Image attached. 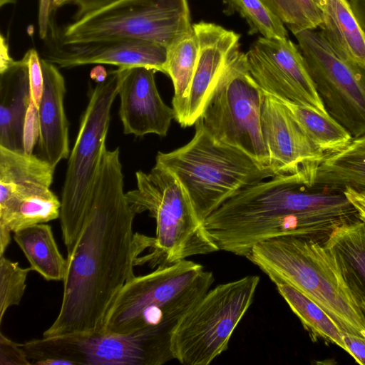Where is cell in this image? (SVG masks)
<instances>
[{"label":"cell","mask_w":365,"mask_h":365,"mask_svg":"<svg viewBox=\"0 0 365 365\" xmlns=\"http://www.w3.org/2000/svg\"><path fill=\"white\" fill-rule=\"evenodd\" d=\"M276 286L278 292L312 337H321L337 345L349 354L343 331L317 304L288 284H278Z\"/></svg>","instance_id":"27"},{"label":"cell","mask_w":365,"mask_h":365,"mask_svg":"<svg viewBox=\"0 0 365 365\" xmlns=\"http://www.w3.org/2000/svg\"><path fill=\"white\" fill-rule=\"evenodd\" d=\"M71 336L81 353L82 365H160L173 359L171 336L157 330Z\"/></svg>","instance_id":"17"},{"label":"cell","mask_w":365,"mask_h":365,"mask_svg":"<svg viewBox=\"0 0 365 365\" xmlns=\"http://www.w3.org/2000/svg\"><path fill=\"white\" fill-rule=\"evenodd\" d=\"M195 125L194 136L187 144L168 153L158 152L155 163L175 175L205 222L240 190L274 175L269 167L212 138L200 118Z\"/></svg>","instance_id":"5"},{"label":"cell","mask_w":365,"mask_h":365,"mask_svg":"<svg viewBox=\"0 0 365 365\" xmlns=\"http://www.w3.org/2000/svg\"><path fill=\"white\" fill-rule=\"evenodd\" d=\"M314 185L341 190L349 187L365 192V134L353 138L336 152L324 154Z\"/></svg>","instance_id":"22"},{"label":"cell","mask_w":365,"mask_h":365,"mask_svg":"<svg viewBox=\"0 0 365 365\" xmlns=\"http://www.w3.org/2000/svg\"><path fill=\"white\" fill-rule=\"evenodd\" d=\"M43 91L38 108L36 155L56 168L69 157L68 121L64 109L66 84L57 66L41 58Z\"/></svg>","instance_id":"19"},{"label":"cell","mask_w":365,"mask_h":365,"mask_svg":"<svg viewBox=\"0 0 365 365\" xmlns=\"http://www.w3.org/2000/svg\"><path fill=\"white\" fill-rule=\"evenodd\" d=\"M321 30L338 52L365 68V32L349 0H324Z\"/></svg>","instance_id":"21"},{"label":"cell","mask_w":365,"mask_h":365,"mask_svg":"<svg viewBox=\"0 0 365 365\" xmlns=\"http://www.w3.org/2000/svg\"><path fill=\"white\" fill-rule=\"evenodd\" d=\"M319 3H320V5H321V7H322V4L324 0H319Z\"/></svg>","instance_id":"43"},{"label":"cell","mask_w":365,"mask_h":365,"mask_svg":"<svg viewBox=\"0 0 365 365\" xmlns=\"http://www.w3.org/2000/svg\"><path fill=\"white\" fill-rule=\"evenodd\" d=\"M353 11L365 32V0H349Z\"/></svg>","instance_id":"40"},{"label":"cell","mask_w":365,"mask_h":365,"mask_svg":"<svg viewBox=\"0 0 365 365\" xmlns=\"http://www.w3.org/2000/svg\"><path fill=\"white\" fill-rule=\"evenodd\" d=\"M246 55L249 71L264 92L329 114L299 47L288 38L261 36Z\"/></svg>","instance_id":"13"},{"label":"cell","mask_w":365,"mask_h":365,"mask_svg":"<svg viewBox=\"0 0 365 365\" xmlns=\"http://www.w3.org/2000/svg\"><path fill=\"white\" fill-rule=\"evenodd\" d=\"M48 37L51 47L43 59L60 68L108 64L118 68L146 67L164 73L168 47L159 43L128 38L66 42L53 29Z\"/></svg>","instance_id":"15"},{"label":"cell","mask_w":365,"mask_h":365,"mask_svg":"<svg viewBox=\"0 0 365 365\" xmlns=\"http://www.w3.org/2000/svg\"><path fill=\"white\" fill-rule=\"evenodd\" d=\"M31 268H22L16 262L0 256V324L7 309L19 304L26 287V281Z\"/></svg>","instance_id":"31"},{"label":"cell","mask_w":365,"mask_h":365,"mask_svg":"<svg viewBox=\"0 0 365 365\" xmlns=\"http://www.w3.org/2000/svg\"><path fill=\"white\" fill-rule=\"evenodd\" d=\"M293 34L321 27L324 14L319 0H262Z\"/></svg>","instance_id":"29"},{"label":"cell","mask_w":365,"mask_h":365,"mask_svg":"<svg viewBox=\"0 0 365 365\" xmlns=\"http://www.w3.org/2000/svg\"><path fill=\"white\" fill-rule=\"evenodd\" d=\"M187 0H118L64 27L66 42L106 38L143 40L170 45L191 34Z\"/></svg>","instance_id":"9"},{"label":"cell","mask_w":365,"mask_h":365,"mask_svg":"<svg viewBox=\"0 0 365 365\" xmlns=\"http://www.w3.org/2000/svg\"><path fill=\"white\" fill-rule=\"evenodd\" d=\"M117 1L118 0H73L72 3L77 7L74 19H79Z\"/></svg>","instance_id":"37"},{"label":"cell","mask_w":365,"mask_h":365,"mask_svg":"<svg viewBox=\"0 0 365 365\" xmlns=\"http://www.w3.org/2000/svg\"><path fill=\"white\" fill-rule=\"evenodd\" d=\"M108 72L101 65H98L93 68L90 72V77L96 83H101L106 81Z\"/></svg>","instance_id":"41"},{"label":"cell","mask_w":365,"mask_h":365,"mask_svg":"<svg viewBox=\"0 0 365 365\" xmlns=\"http://www.w3.org/2000/svg\"><path fill=\"white\" fill-rule=\"evenodd\" d=\"M259 282V276L247 275L210 289L174 329L173 359L185 365H208L224 352Z\"/></svg>","instance_id":"8"},{"label":"cell","mask_w":365,"mask_h":365,"mask_svg":"<svg viewBox=\"0 0 365 365\" xmlns=\"http://www.w3.org/2000/svg\"><path fill=\"white\" fill-rule=\"evenodd\" d=\"M214 281L211 272L187 259L135 275L118 292L101 332L127 334L153 329L172 336L181 318Z\"/></svg>","instance_id":"4"},{"label":"cell","mask_w":365,"mask_h":365,"mask_svg":"<svg viewBox=\"0 0 365 365\" xmlns=\"http://www.w3.org/2000/svg\"><path fill=\"white\" fill-rule=\"evenodd\" d=\"M53 11L52 0H38V29L42 39L46 38L48 35Z\"/></svg>","instance_id":"35"},{"label":"cell","mask_w":365,"mask_h":365,"mask_svg":"<svg viewBox=\"0 0 365 365\" xmlns=\"http://www.w3.org/2000/svg\"><path fill=\"white\" fill-rule=\"evenodd\" d=\"M198 56L187 97L176 121L182 127L196 123L202 116L226 66L240 51V34L213 23L192 24Z\"/></svg>","instance_id":"16"},{"label":"cell","mask_w":365,"mask_h":365,"mask_svg":"<svg viewBox=\"0 0 365 365\" xmlns=\"http://www.w3.org/2000/svg\"><path fill=\"white\" fill-rule=\"evenodd\" d=\"M31 364L82 365V357L71 336H43L21 344Z\"/></svg>","instance_id":"28"},{"label":"cell","mask_w":365,"mask_h":365,"mask_svg":"<svg viewBox=\"0 0 365 365\" xmlns=\"http://www.w3.org/2000/svg\"><path fill=\"white\" fill-rule=\"evenodd\" d=\"M198 56V43L194 31L167 48L164 73L169 76L174 88L172 100L176 120L187 97Z\"/></svg>","instance_id":"25"},{"label":"cell","mask_w":365,"mask_h":365,"mask_svg":"<svg viewBox=\"0 0 365 365\" xmlns=\"http://www.w3.org/2000/svg\"><path fill=\"white\" fill-rule=\"evenodd\" d=\"M156 71L146 67L125 68L120 83L119 117L125 135H167L175 115L163 101L156 86Z\"/></svg>","instance_id":"18"},{"label":"cell","mask_w":365,"mask_h":365,"mask_svg":"<svg viewBox=\"0 0 365 365\" xmlns=\"http://www.w3.org/2000/svg\"><path fill=\"white\" fill-rule=\"evenodd\" d=\"M275 284H288L317 304L345 333L365 338V312L336 253L317 238L261 241L246 257Z\"/></svg>","instance_id":"3"},{"label":"cell","mask_w":365,"mask_h":365,"mask_svg":"<svg viewBox=\"0 0 365 365\" xmlns=\"http://www.w3.org/2000/svg\"><path fill=\"white\" fill-rule=\"evenodd\" d=\"M125 68L108 72L105 81L91 87L74 145L70 153L61 191L62 238L71 251L83 227L106 145L112 105Z\"/></svg>","instance_id":"7"},{"label":"cell","mask_w":365,"mask_h":365,"mask_svg":"<svg viewBox=\"0 0 365 365\" xmlns=\"http://www.w3.org/2000/svg\"><path fill=\"white\" fill-rule=\"evenodd\" d=\"M135 179L136 188L126 199L135 215L148 211L156 222L151 251L138 264L155 267L219 251L175 174L155 163L148 173L137 171Z\"/></svg>","instance_id":"6"},{"label":"cell","mask_w":365,"mask_h":365,"mask_svg":"<svg viewBox=\"0 0 365 365\" xmlns=\"http://www.w3.org/2000/svg\"><path fill=\"white\" fill-rule=\"evenodd\" d=\"M24 57L29 67L31 101L38 111L44 84L41 58L34 48L28 50Z\"/></svg>","instance_id":"32"},{"label":"cell","mask_w":365,"mask_h":365,"mask_svg":"<svg viewBox=\"0 0 365 365\" xmlns=\"http://www.w3.org/2000/svg\"><path fill=\"white\" fill-rule=\"evenodd\" d=\"M120 148L104 146L81 231L67 253V271L57 317L43 336L102 331L106 316L133 277L140 253L153 238L133 234L135 212L123 190Z\"/></svg>","instance_id":"1"},{"label":"cell","mask_w":365,"mask_h":365,"mask_svg":"<svg viewBox=\"0 0 365 365\" xmlns=\"http://www.w3.org/2000/svg\"><path fill=\"white\" fill-rule=\"evenodd\" d=\"M21 344L0 333V365H30Z\"/></svg>","instance_id":"33"},{"label":"cell","mask_w":365,"mask_h":365,"mask_svg":"<svg viewBox=\"0 0 365 365\" xmlns=\"http://www.w3.org/2000/svg\"><path fill=\"white\" fill-rule=\"evenodd\" d=\"M327 113L353 138L365 134V68L349 61L322 30L294 34Z\"/></svg>","instance_id":"12"},{"label":"cell","mask_w":365,"mask_h":365,"mask_svg":"<svg viewBox=\"0 0 365 365\" xmlns=\"http://www.w3.org/2000/svg\"><path fill=\"white\" fill-rule=\"evenodd\" d=\"M261 126L274 175H300L313 185L324 153L309 138L288 107L264 91Z\"/></svg>","instance_id":"14"},{"label":"cell","mask_w":365,"mask_h":365,"mask_svg":"<svg viewBox=\"0 0 365 365\" xmlns=\"http://www.w3.org/2000/svg\"><path fill=\"white\" fill-rule=\"evenodd\" d=\"M263 96V90L249 71L246 53L238 51L226 66L200 119L215 140L269 167L261 126Z\"/></svg>","instance_id":"10"},{"label":"cell","mask_w":365,"mask_h":365,"mask_svg":"<svg viewBox=\"0 0 365 365\" xmlns=\"http://www.w3.org/2000/svg\"><path fill=\"white\" fill-rule=\"evenodd\" d=\"M229 14L237 11L250 26L249 34L257 33L268 38H287V31L282 21L262 0H226Z\"/></svg>","instance_id":"30"},{"label":"cell","mask_w":365,"mask_h":365,"mask_svg":"<svg viewBox=\"0 0 365 365\" xmlns=\"http://www.w3.org/2000/svg\"><path fill=\"white\" fill-rule=\"evenodd\" d=\"M0 72L6 69L14 60L9 53L8 43L6 38L1 35Z\"/></svg>","instance_id":"39"},{"label":"cell","mask_w":365,"mask_h":365,"mask_svg":"<svg viewBox=\"0 0 365 365\" xmlns=\"http://www.w3.org/2000/svg\"><path fill=\"white\" fill-rule=\"evenodd\" d=\"M324 245L336 253L365 312V223L352 219L340 224Z\"/></svg>","instance_id":"23"},{"label":"cell","mask_w":365,"mask_h":365,"mask_svg":"<svg viewBox=\"0 0 365 365\" xmlns=\"http://www.w3.org/2000/svg\"><path fill=\"white\" fill-rule=\"evenodd\" d=\"M55 168L36 155L0 146V244L11 232L60 217L61 202L50 189Z\"/></svg>","instance_id":"11"},{"label":"cell","mask_w":365,"mask_h":365,"mask_svg":"<svg viewBox=\"0 0 365 365\" xmlns=\"http://www.w3.org/2000/svg\"><path fill=\"white\" fill-rule=\"evenodd\" d=\"M38 111L31 101L27 112L24 131V147L25 153L29 155L33 154V150L36 142H38Z\"/></svg>","instance_id":"34"},{"label":"cell","mask_w":365,"mask_h":365,"mask_svg":"<svg viewBox=\"0 0 365 365\" xmlns=\"http://www.w3.org/2000/svg\"><path fill=\"white\" fill-rule=\"evenodd\" d=\"M354 209L343 190L309 185L300 175H277L240 190L204 225L219 250L245 257L263 240L317 238L332 226L329 210Z\"/></svg>","instance_id":"2"},{"label":"cell","mask_w":365,"mask_h":365,"mask_svg":"<svg viewBox=\"0 0 365 365\" xmlns=\"http://www.w3.org/2000/svg\"><path fill=\"white\" fill-rule=\"evenodd\" d=\"M343 337L349 354L356 361L365 365V338L343 332Z\"/></svg>","instance_id":"36"},{"label":"cell","mask_w":365,"mask_h":365,"mask_svg":"<svg viewBox=\"0 0 365 365\" xmlns=\"http://www.w3.org/2000/svg\"><path fill=\"white\" fill-rule=\"evenodd\" d=\"M279 100L288 107L312 142L324 154L343 148L352 140L349 131L329 114H323L310 107L287 100Z\"/></svg>","instance_id":"26"},{"label":"cell","mask_w":365,"mask_h":365,"mask_svg":"<svg viewBox=\"0 0 365 365\" xmlns=\"http://www.w3.org/2000/svg\"><path fill=\"white\" fill-rule=\"evenodd\" d=\"M72 1L73 0H52L53 9H56Z\"/></svg>","instance_id":"42"},{"label":"cell","mask_w":365,"mask_h":365,"mask_svg":"<svg viewBox=\"0 0 365 365\" xmlns=\"http://www.w3.org/2000/svg\"><path fill=\"white\" fill-rule=\"evenodd\" d=\"M343 191L355 208L358 218L365 223V192L349 187L344 188Z\"/></svg>","instance_id":"38"},{"label":"cell","mask_w":365,"mask_h":365,"mask_svg":"<svg viewBox=\"0 0 365 365\" xmlns=\"http://www.w3.org/2000/svg\"><path fill=\"white\" fill-rule=\"evenodd\" d=\"M31 102L29 67L23 57L0 72V146L24 153V125Z\"/></svg>","instance_id":"20"},{"label":"cell","mask_w":365,"mask_h":365,"mask_svg":"<svg viewBox=\"0 0 365 365\" xmlns=\"http://www.w3.org/2000/svg\"><path fill=\"white\" fill-rule=\"evenodd\" d=\"M14 239L30 264L31 270L47 281H63L67 260L61 254L50 225L36 224L14 232Z\"/></svg>","instance_id":"24"}]
</instances>
